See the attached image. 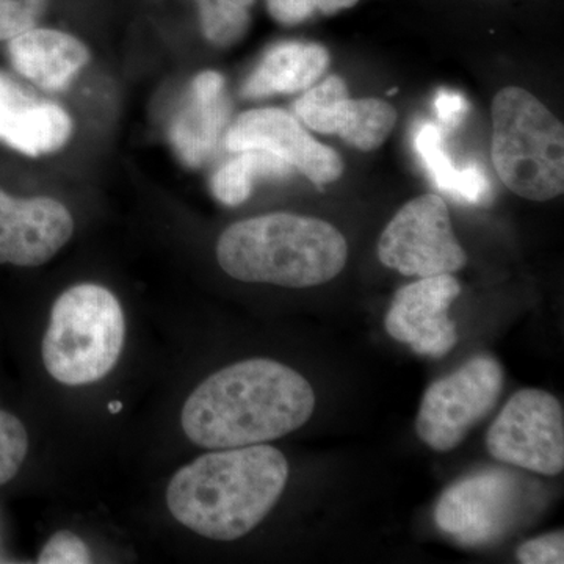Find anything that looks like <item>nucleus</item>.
<instances>
[{
	"mask_svg": "<svg viewBox=\"0 0 564 564\" xmlns=\"http://www.w3.org/2000/svg\"><path fill=\"white\" fill-rule=\"evenodd\" d=\"M492 163L500 181L530 202L564 191L563 122L532 93L507 87L492 101Z\"/></svg>",
	"mask_w": 564,
	"mask_h": 564,
	"instance_id": "nucleus-4",
	"label": "nucleus"
},
{
	"mask_svg": "<svg viewBox=\"0 0 564 564\" xmlns=\"http://www.w3.org/2000/svg\"><path fill=\"white\" fill-rule=\"evenodd\" d=\"M70 212L46 196L13 198L0 188V263L40 267L69 242Z\"/></svg>",
	"mask_w": 564,
	"mask_h": 564,
	"instance_id": "nucleus-13",
	"label": "nucleus"
},
{
	"mask_svg": "<svg viewBox=\"0 0 564 564\" xmlns=\"http://www.w3.org/2000/svg\"><path fill=\"white\" fill-rule=\"evenodd\" d=\"M28 452V430L20 419L0 410V486L17 477Z\"/></svg>",
	"mask_w": 564,
	"mask_h": 564,
	"instance_id": "nucleus-21",
	"label": "nucleus"
},
{
	"mask_svg": "<svg viewBox=\"0 0 564 564\" xmlns=\"http://www.w3.org/2000/svg\"><path fill=\"white\" fill-rule=\"evenodd\" d=\"M295 113L315 132L339 135L361 151H375L395 128L397 111L377 98L351 99L339 76H329L295 101Z\"/></svg>",
	"mask_w": 564,
	"mask_h": 564,
	"instance_id": "nucleus-11",
	"label": "nucleus"
},
{
	"mask_svg": "<svg viewBox=\"0 0 564 564\" xmlns=\"http://www.w3.org/2000/svg\"><path fill=\"white\" fill-rule=\"evenodd\" d=\"M378 258L404 276L419 278L452 274L467 263L447 204L434 193L417 196L397 212L381 234Z\"/></svg>",
	"mask_w": 564,
	"mask_h": 564,
	"instance_id": "nucleus-7",
	"label": "nucleus"
},
{
	"mask_svg": "<svg viewBox=\"0 0 564 564\" xmlns=\"http://www.w3.org/2000/svg\"><path fill=\"white\" fill-rule=\"evenodd\" d=\"M518 560L524 564H563V532L543 534L519 545Z\"/></svg>",
	"mask_w": 564,
	"mask_h": 564,
	"instance_id": "nucleus-25",
	"label": "nucleus"
},
{
	"mask_svg": "<svg viewBox=\"0 0 564 564\" xmlns=\"http://www.w3.org/2000/svg\"><path fill=\"white\" fill-rule=\"evenodd\" d=\"M203 35L218 47L243 39L251 25L250 9L256 0H196Z\"/></svg>",
	"mask_w": 564,
	"mask_h": 564,
	"instance_id": "nucleus-20",
	"label": "nucleus"
},
{
	"mask_svg": "<svg viewBox=\"0 0 564 564\" xmlns=\"http://www.w3.org/2000/svg\"><path fill=\"white\" fill-rule=\"evenodd\" d=\"M347 240L321 218L276 214L229 226L217 261L234 280L304 289L334 280L345 269Z\"/></svg>",
	"mask_w": 564,
	"mask_h": 564,
	"instance_id": "nucleus-3",
	"label": "nucleus"
},
{
	"mask_svg": "<svg viewBox=\"0 0 564 564\" xmlns=\"http://www.w3.org/2000/svg\"><path fill=\"white\" fill-rule=\"evenodd\" d=\"M289 463L270 445L218 448L177 470L166 505L180 524L214 541H236L280 500Z\"/></svg>",
	"mask_w": 564,
	"mask_h": 564,
	"instance_id": "nucleus-2",
	"label": "nucleus"
},
{
	"mask_svg": "<svg viewBox=\"0 0 564 564\" xmlns=\"http://www.w3.org/2000/svg\"><path fill=\"white\" fill-rule=\"evenodd\" d=\"M126 318L117 296L98 284H79L58 296L41 355L54 380L85 386L102 380L124 347Z\"/></svg>",
	"mask_w": 564,
	"mask_h": 564,
	"instance_id": "nucleus-5",
	"label": "nucleus"
},
{
	"mask_svg": "<svg viewBox=\"0 0 564 564\" xmlns=\"http://www.w3.org/2000/svg\"><path fill=\"white\" fill-rule=\"evenodd\" d=\"M225 143L232 152H272L317 187L332 184L344 174L343 159L333 148L313 139L295 117L274 107L248 110L237 117Z\"/></svg>",
	"mask_w": 564,
	"mask_h": 564,
	"instance_id": "nucleus-10",
	"label": "nucleus"
},
{
	"mask_svg": "<svg viewBox=\"0 0 564 564\" xmlns=\"http://www.w3.org/2000/svg\"><path fill=\"white\" fill-rule=\"evenodd\" d=\"M11 65L41 90L62 91L90 62V51L76 36L36 29L10 40Z\"/></svg>",
	"mask_w": 564,
	"mask_h": 564,
	"instance_id": "nucleus-16",
	"label": "nucleus"
},
{
	"mask_svg": "<svg viewBox=\"0 0 564 564\" xmlns=\"http://www.w3.org/2000/svg\"><path fill=\"white\" fill-rule=\"evenodd\" d=\"M502 366L475 356L456 372L434 381L423 395L415 430L436 452H451L491 413L503 389Z\"/></svg>",
	"mask_w": 564,
	"mask_h": 564,
	"instance_id": "nucleus-6",
	"label": "nucleus"
},
{
	"mask_svg": "<svg viewBox=\"0 0 564 564\" xmlns=\"http://www.w3.org/2000/svg\"><path fill=\"white\" fill-rule=\"evenodd\" d=\"M293 169L288 162L269 151H240L232 161L223 165L212 177L215 198L229 207L240 206L250 198L258 180H282L291 176Z\"/></svg>",
	"mask_w": 564,
	"mask_h": 564,
	"instance_id": "nucleus-19",
	"label": "nucleus"
},
{
	"mask_svg": "<svg viewBox=\"0 0 564 564\" xmlns=\"http://www.w3.org/2000/svg\"><path fill=\"white\" fill-rule=\"evenodd\" d=\"M110 413H118V411H121V403L120 402H111L109 404Z\"/></svg>",
	"mask_w": 564,
	"mask_h": 564,
	"instance_id": "nucleus-27",
	"label": "nucleus"
},
{
	"mask_svg": "<svg viewBox=\"0 0 564 564\" xmlns=\"http://www.w3.org/2000/svg\"><path fill=\"white\" fill-rule=\"evenodd\" d=\"M229 111L225 77L217 70L199 73L169 132L174 151L185 165L198 169L210 158L229 120Z\"/></svg>",
	"mask_w": 564,
	"mask_h": 564,
	"instance_id": "nucleus-15",
	"label": "nucleus"
},
{
	"mask_svg": "<svg viewBox=\"0 0 564 564\" xmlns=\"http://www.w3.org/2000/svg\"><path fill=\"white\" fill-rule=\"evenodd\" d=\"M50 0H0V41L17 39L36 28Z\"/></svg>",
	"mask_w": 564,
	"mask_h": 564,
	"instance_id": "nucleus-23",
	"label": "nucleus"
},
{
	"mask_svg": "<svg viewBox=\"0 0 564 564\" xmlns=\"http://www.w3.org/2000/svg\"><path fill=\"white\" fill-rule=\"evenodd\" d=\"M90 562V549L77 534L70 532L52 534L39 556L41 564H85Z\"/></svg>",
	"mask_w": 564,
	"mask_h": 564,
	"instance_id": "nucleus-24",
	"label": "nucleus"
},
{
	"mask_svg": "<svg viewBox=\"0 0 564 564\" xmlns=\"http://www.w3.org/2000/svg\"><path fill=\"white\" fill-rule=\"evenodd\" d=\"M522 496L518 475L484 470L445 489L434 521L441 532L467 547L497 543L518 522Z\"/></svg>",
	"mask_w": 564,
	"mask_h": 564,
	"instance_id": "nucleus-9",
	"label": "nucleus"
},
{
	"mask_svg": "<svg viewBox=\"0 0 564 564\" xmlns=\"http://www.w3.org/2000/svg\"><path fill=\"white\" fill-rule=\"evenodd\" d=\"M459 293V282L451 273L421 278L404 285L393 296L386 314V332L399 343L410 345L417 355L430 358L447 355L458 340L448 310Z\"/></svg>",
	"mask_w": 564,
	"mask_h": 564,
	"instance_id": "nucleus-12",
	"label": "nucleus"
},
{
	"mask_svg": "<svg viewBox=\"0 0 564 564\" xmlns=\"http://www.w3.org/2000/svg\"><path fill=\"white\" fill-rule=\"evenodd\" d=\"M414 148L440 191L474 206L491 202V184L484 170L477 163L456 170L445 152L443 131L437 126L421 122L415 131Z\"/></svg>",
	"mask_w": 564,
	"mask_h": 564,
	"instance_id": "nucleus-18",
	"label": "nucleus"
},
{
	"mask_svg": "<svg viewBox=\"0 0 564 564\" xmlns=\"http://www.w3.org/2000/svg\"><path fill=\"white\" fill-rule=\"evenodd\" d=\"M314 410L315 392L302 373L254 358L203 381L182 408L181 425L193 444L218 451L280 440L302 429Z\"/></svg>",
	"mask_w": 564,
	"mask_h": 564,
	"instance_id": "nucleus-1",
	"label": "nucleus"
},
{
	"mask_svg": "<svg viewBox=\"0 0 564 564\" xmlns=\"http://www.w3.org/2000/svg\"><path fill=\"white\" fill-rule=\"evenodd\" d=\"M494 459L554 477L564 469V413L552 393L516 392L486 434Z\"/></svg>",
	"mask_w": 564,
	"mask_h": 564,
	"instance_id": "nucleus-8",
	"label": "nucleus"
},
{
	"mask_svg": "<svg viewBox=\"0 0 564 564\" xmlns=\"http://www.w3.org/2000/svg\"><path fill=\"white\" fill-rule=\"evenodd\" d=\"M73 121L55 102L25 90L0 73V141L29 158L57 152L68 143Z\"/></svg>",
	"mask_w": 564,
	"mask_h": 564,
	"instance_id": "nucleus-14",
	"label": "nucleus"
},
{
	"mask_svg": "<svg viewBox=\"0 0 564 564\" xmlns=\"http://www.w3.org/2000/svg\"><path fill=\"white\" fill-rule=\"evenodd\" d=\"M329 52L321 44L289 41L273 46L245 82L247 99L310 90L328 69Z\"/></svg>",
	"mask_w": 564,
	"mask_h": 564,
	"instance_id": "nucleus-17",
	"label": "nucleus"
},
{
	"mask_svg": "<svg viewBox=\"0 0 564 564\" xmlns=\"http://www.w3.org/2000/svg\"><path fill=\"white\" fill-rule=\"evenodd\" d=\"M359 0H267V10L282 25H299L315 13L332 17L355 7Z\"/></svg>",
	"mask_w": 564,
	"mask_h": 564,
	"instance_id": "nucleus-22",
	"label": "nucleus"
},
{
	"mask_svg": "<svg viewBox=\"0 0 564 564\" xmlns=\"http://www.w3.org/2000/svg\"><path fill=\"white\" fill-rule=\"evenodd\" d=\"M433 106L437 118L447 129L458 128L466 118L467 111H469V104L464 99V96L451 90L437 91L434 96Z\"/></svg>",
	"mask_w": 564,
	"mask_h": 564,
	"instance_id": "nucleus-26",
	"label": "nucleus"
}]
</instances>
